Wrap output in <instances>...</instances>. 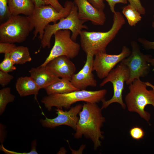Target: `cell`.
Segmentation results:
<instances>
[{
  "label": "cell",
  "mask_w": 154,
  "mask_h": 154,
  "mask_svg": "<svg viewBox=\"0 0 154 154\" xmlns=\"http://www.w3.org/2000/svg\"><path fill=\"white\" fill-rule=\"evenodd\" d=\"M102 110L97 103H84L78 114L79 119L74 134L76 139L84 136L90 139L93 143L94 150L101 146V141L104 137L101 128L106 119Z\"/></svg>",
  "instance_id": "obj_1"
},
{
  "label": "cell",
  "mask_w": 154,
  "mask_h": 154,
  "mask_svg": "<svg viewBox=\"0 0 154 154\" xmlns=\"http://www.w3.org/2000/svg\"><path fill=\"white\" fill-rule=\"evenodd\" d=\"M113 21L112 27L107 32L82 31L79 35L80 46L86 55L90 54L94 56L98 52H106L108 45L125 23L124 18L119 12L115 11L113 13Z\"/></svg>",
  "instance_id": "obj_2"
},
{
  "label": "cell",
  "mask_w": 154,
  "mask_h": 154,
  "mask_svg": "<svg viewBox=\"0 0 154 154\" xmlns=\"http://www.w3.org/2000/svg\"><path fill=\"white\" fill-rule=\"evenodd\" d=\"M151 83L143 82L140 79H135L129 85V92L125 97L128 110L137 113L148 123L151 115L145 108L148 105L154 108V85H152L151 89L147 88Z\"/></svg>",
  "instance_id": "obj_3"
},
{
  "label": "cell",
  "mask_w": 154,
  "mask_h": 154,
  "mask_svg": "<svg viewBox=\"0 0 154 154\" xmlns=\"http://www.w3.org/2000/svg\"><path fill=\"white\" fill-rule=\"evenodd\" d=\"M107 93L106 89L96 91L80 90L64 94H54L43 97L41 102L48 111L53 107L56 108L68 109L72 105L77 102L98 103L105 100Z\"/></svg>",
  "instance_id": "obj_4"
},
{
  "label": "cell",
  "mask_w": 154,
  "mask_h": 154,
  "mask_svg": "<svg viewBox=\"0 0 154 154\" xmlns=\"http://www.w3.org/2000/svg\"><path fill=\"white\" fill-rule=\"evenodd\" d=\"M74 4V2L67 1L64 5V9L59 12L50 5L35 6L32 14L28 16L34 27L33 39L38 35L40 40L46 26L50 22L55 23L58 20L68 16Z\"/></svg>",
  "instance_id": "obj_5"
},
{
  "label": "cell",
  "mask_w": 154,
  "mask_h": 154,
  "mask_svg": "<svg viewBox=\"0 0 154 154\" xmlns=\"http://www.w3.org/2000/svg\"><path fill=\"white\" fill-rule=\"evenodd\" d=\"M33 29L28 16L11 15L0 25V42L22 43Z\"/></svg>",
  "instance_id": "obj_6"
},
{
  "label": "cell",
  "mask_w": 154,
  "mask_h": 154,
  "mask_svg": "<svg viewBox=\"0 0 154 154\" xmlns=\"http://www.w3.org/2000/svg\"><path fill=\"white\" fill-rule=\"evenodd\" d=\"M78 15V8L74 3L68 16L61 19L57 23L48 25L45 29L43 35L40 40L42 47L43 48H50L52 37L56 31L60 30H70L72 33L71 38L75 41L82 29H88L86 25H83L87 21L79 19Z\"/></svg>",
  "instance_id": "obj_7"
},
{
  "label": "cell",
  "mask_w": 154,
  "mask_h": 154,
  "mask_svg": "<svg viewBox=\"0 0 154 154\" xmlns=\"http://www.w3.org/2000/svg\"><path fill=\"white\" fill-rule=\"evenodd\" d=\"M130 72L128 67L121 62L116 67L113 69L108 75L104 79L100 84L101 87L103 86L108 82H111L113 86L114 93L110 100H105L102 102L101 107L103 110L106 108L113 103H117L121 108L125 109L126 106L123 101L122 93L124 89V83L129 78Z\"/></svg>",
  "instance_id": "obj_8"
},
{
  "label": "cell",
  "mask_w": 154,
  "mask_h": 154,
  "mask_svg": "<svg viewBox=\"0 0 154 154\" xmlns=\"http://www.w3.org/2000/svg\"><path fill=\"white\" fill-rule=\"evenodd\" d=\"M131 44L132 51L130 55L120 62L129 69L130 77L126 82V84L129 85L135 79L144 78L148 75L150 67L148 61L152 58L151 55L144 54L141 51L140 46L135 41H132Z\"/></svg>",
  "instance_id": "obj_9"
},
{
  "label": "cell",
  "mask_w": 154,
  "mask_h": 154,
  "mask_svg": "<svg viewBox=\"0 0 154 154\" xmlns=\"http://www.w3.org/2000/svg\"><path fill=\"white\" fill-rule=\"evenodd\" d=\"M54 35L55 39L54 46L41 66H45L50 61L60 56H66L70 59H73L79 52L80 45L72 39L70 30H59Z\"/></svg>",
  "instance_id": "obj_10"
},
{
  "label": "cell",
  "mask_w": 154,
  "mask_h": 154,
  "mask_svg": "<svg viewBox=\"0 0 154 154\" xmlns=\"http://www.w3.org/2000/svg\"><path fill=\"white\" fill-rule=\"evenodd\" d=\"M131 52L126 46H123L121 52L118 54H109L106 52H99L95 55L93 62V71H96L98 78L104 79L115 66L128 57Z\"/></svg>",
  "instance_id": "obj_11"
},
{
  "label": "cell",
  "mask_w": 154,
  "mask_h": 154,
  "mask_svg": "<svg viewBox=\"0 0 154 154\" xmlns=\"http://www.w3.org/2000/svg\"><path fill=\"white\" fill-rule=\"evenodd\" d=\"M83 105L78 104L71 107L68 110L57 108L55 110L57 116L50 119L45 117V119H41L40 122L44 127L53 128L62 125L68 126L76 130L79 117L78 115L81 111Z\"/></svg>",
  "instance_id": "obj_12"
},
{
  "label": "cell",
  "mask_w": 154,
  "mask_h": 154,
  "mask_svg": "<svg viewBox=\"0 0 154 154\" xmlns=\"http://www.w3.org/2000/svg\"><path fill=\"white\" fill-rule=\"evenodd\" d=\"M94 56L90 54L86 55L84 66L78 73L74 74L70 80L72 85L79 90H86L88 87L97 86V82L92 72Z\"/></svg>",
  "instance_id": "obj_13"
},
{
  "label": "cell",
  "mask_w": 154,
  "mask_h": 154,
  "mask_svg": "<svg viewBox=\"0 0 154 154\" xmlns=\"http://www.w3.org/2000/svg\"><path fill=\"white\" fill-rule=\"evenodd\" d=\"M45 66L56 77L70 80L76 70V66L70 59L64 56H58L52 60Z\"/></svg>",
  "instance_id": "obj_14"
},
{
  "label": "cell",
  "mask_w": 154,
  "mask_h": 154,
  "mask_svg": "<svg viewBox=\"0 0 154 154\" xmlns=\"http://www.w3.org/2000/svg\"><path fill=\"white\" fill-rule=\"evenodd\" d=\"M78 8V17L81 20H89L95 25H103L106 20L104 11L98 10L87 0H74Z\"/></svg>",
  "instance_id": "obj_15"
},
{
  "label": "cell",
  "mask_w": 154,
  "mask_h": 154,
  "mask_svg": "<svg viewBox=\"0 0 154 154\" xmlns=\"http://www.w3.org/2000/svg\"><path fill=\"white\" fill-rule=\"evenodd\" d=\"M30 76L41 89H45L59 78L51 73L45 66L32 68L29 71Z\"/></svg>",
  "instance_id": "obj_16"
},
{
  "label": "cell",
  "mask_w": 154,
  "mask_h": 154,
  "mask_svg": "<svg viewBox=\"0 0 154 154\" xmlns=\"http://www.w3.org/2000/svg\"><path fill=\"white\" fill-rule=\"evenodd\" d=\"M15 86L20 96L34 95L35 99L37 101V96L40 88L31 76L19 77L17 80Z\"/></svg>",
  "instance_id": "obj_17"
},
{
  "label": "cell",
  "mask_w": 154,
  "mask_h": 154,
  "mask_svg": "<svg viewBox=\"0 0 154 154\" xmlns=\"http://www.w3.org/2000/svg\"><path fill=\"white\" fill-rule=\"evenodd\" d=\"M9 11L11 15L21 14L29 16L33 12L35 5L33 0H8Z\"/></svg>",
  "instance_id": "obj_18"
},
{
  "label": "cell",
  "mask_w": 154,
  "mask_h": 154,
  "mask_svg": "<svg viewBox=\"0 0 154 154\" xmlns=\"http://www.w3.org/2000/svg\"><path fill=\"white\" fill-rule=\"evenodd\" d=\"M44 89L47 95L66 93L80 90L72 85L70 80L65 78H59Z\"/></svg>",
  "instance_id": "obj_19"
},
{
  "label": "cell",
  "mask_w": 154,
  "mask_h": 154,
  "mask_svg": "<svg viewBox=\"0 0 154 154\" xmlns=\"http://www.w3.org/2000/svg\"><path fill=\"white\" fill-rule=\"evenodd\" d=\"M9 55L15 64H22L32 60L29 48L23 46H17Z\"/></svg>",
  "instance_id": "obj_20"
},
{
  "label": "cell",
  "mask_w": 154,
  "mask_h": 154,
  "mask_svg": "<svg viewBox=\"0 0 154 154\" xmlns=\"http://www.w3.org/2000/svg\"><path fill=\"white\" fill-rule=\"evenodd\" d=\"M122 13L131 26H135L141 20V14L130 4L123 7Z\"/></svg>",
  "instance_id": "obj_21"
},
{
  "label": "cell",
  "mask_w": 154,
  "mask_h": 154,
  "mask_svg": "<svg viewBox=\"0 0 154 154\" xmlns=\"http://www.w3.org/2000/svg\"><path fill=\"white\" fill-rule=\"evenodd\" d=\"M15 97L11 94L9 87L4 88L0 90V115L4 112L7 104L13 102Z\"/></svg>",
  "instance_id": "obj_22"
},
{
  "label": "cell",
  "mask_w": 154,
  "mask_h": 154,
  "mask_svg": "<svg viewBox=\"0 0 154 154\" xmlns=\"http://www.w3.org/2000/svg\"><path fill=\"white\" fill-rule=\"evenodd\" d=\"M14 65L9 53L4 54V59L0 63V70L7 73L13 72L16 69Z\"/></svg>",
  "instance_id": "obj_23"
},
{
  "label": "cell",
  "mask_w": 154,
  "mask_h": 154,
  "mask_svg": "<svg viewBox=\"0 0 154 154\" xmlns=\"http://www.w3.org/2000/svg\"><path fill=\"white\" fill-rule=\"evenodd\" d=\"M11 15L9 9L8 0H0V21H6Z\"/></svg>",
  "instance_id": "obj_24"
},
{
  "label": "cell",
  "mask_w": 154,
  "mask_h": 154,
  "mask_svg": "<svg viewBox=\"0 0 154 154\" xmlns=\"http://www.w3.org/2000/svg\"><path fill=\"white\" fill-rule=\"evenodd\" d=\"M129 132L131 137L133 139L137 140L143 138L145 135V132L142 128L138 126L132 127Z\"/></svg>",
  "instance_id": "obj_25"
},
{
  "label": "cell",
  "mask_w": 154,
  "mask_h": 154,
  "mask_svg": "<svg viewBox=\"0 0 154 154\" xmlns=\"http://www.w3.org/2000/svg\"><path fill=\"white\" fill-rule=\"evenodd\" d=\"M13 75L0 70V85L4 88L13 79Z\"/></svg>",
  "instance_id": "obj_26"
},
{
  "label": "cell",
  "mask_w": 154,
  "mask_h": 154,
  "mask_svg": "<svg viewBox=\"0 0 154 154\" xmlns=\"http://www.w3.org/2000/svg\"><path fill=\"white\" fill-rule=\"evenodd\" d=\"M16 46L14 43L0 42V53L4 54L10 53Z\"/></svg>",
  "instance_id": "obj_27"
},
{
  "label": "cell",
  "mask_w": 154,
  "mask_h": 154,
  "mask_svg": "<svg viewBox=\"0 0 154 154\" xmlns=\"http://www.w3.org/2000/svg\"><path fill=\"white\" fill-rule=\"evenodd\" d=\"M153 18L154 20L152 23V27L154 28V15ZM137 40L141 44L143 47L145 49L147 50L152 49L154 50V42L150 41L142 38H139Z\"/></svg>",
  "instance_id": "obj_28"
},
{
  "label": "cell",
  "mask_w": 154,
  "mask_h": 154,
  "mask_svg": "<svg viewBox=\"0 0 154 154\" xmlns=\"http://www.w3.org/2000/svg\"><path fill=\"white\" fill-rule=\"evenodd\" d=\"M129 4L133 6L141 15H144L146 11L140 0H127Z\"/></svg>",
  "instance_id": "obj_29"
},
{
  "label": "cell",
  "mask_w": 154,
  "mask_h": 154,
  "mask_svg": "<svg viewBox=\"0 0 154 154\" xmlns=\"http://www.w3.org/2000/svg\"><path fill=\"white\" fill-rule=\"evenodd\" d=\"M45 5H50L54 7L59 12L64 9L63 7L59 3L58 0H42Z\"/></svg>",
  "instance_id": "obj_30"
},
{
  "label": "cell",
  "mask_w": 154,
  "mask_h": 154,
  "mask_svg": "<svg viewBox=\"0 0 154 154\" xmlns=\"http://www.w3.org/2000/svg\"><path fill=\"white\" fill-rule=\"evenodd\" d=\"M94 7L98 10L104 11L105 5L103 0H87Z\"/></svg>",
  "instance_id": "obj_31"
},
{
  "label": "cell",
  "mask_w": 154,
  "mask_h": 154,
  "mask_svg": "<svg viewBox=\"0 0 154 154\" xmlns=\"http://www.w3.org/2000/svg\"><path fill=\"white\" fill-rule=\"evenodd\" d=\"M106 1L108 3L110 9L112 13L115 12V6L118 3H122L124 4L127 3V0H103Z\"/></svg>",
  "instance_id": "obj_32"
},
{
  "label": "cell",
  "mask_w": 154,
  "mask_h": 154,
  "mask_svg": "<svg viewBox=\"0 0 154 154\" xmlns=\"http://www.w3.org/2000/svg\"><path fill=\"white\" fill-rule=\"evenodd\" d=\"M0 142L2 144L4 142L5 137V131L4 126L1 123H0Z\"/></svg>",
  "instance_id": "obj_33"
},
{
  "label": "cell",
  "mask_w": 154,
  "mask_h": 154,
  "mask_svg": "<svg viewBox=\"0 0 154 154\" xmlns=\"http://www.w3.org/2000/svg\"><path fill=\"white\" fill-rule=\"evenodd\" d=\"M35 4V6L39 7L45 5L44 2L42 0H33Z\"/></svg>",
  "instance_id": "obj_34"
},
{
  "label": "cell",
  "mask_w": 154,
  "mask_h": 154,
  "mask_svg": "<svg viewBox=\"0 0 154 154\" xmlns=\"http://www.w3.org/2000/svg\"><path fill=\"white\" fill-rule=\"evenodd\" d=\"M148 62L150 64V65L154 67V58H151L149 60ZM153 70H154V68Z\"/></svg>",
  "instance_id": "obj_35"
}]
</instances>
